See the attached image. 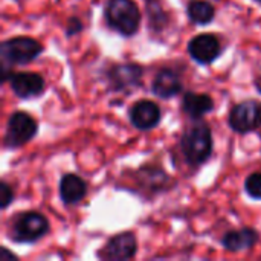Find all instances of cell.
Returning <instances> with one entry per match:
<instances>
[{"mask_svg":"<svg viewBox=\"0 0 261 261\" xmlns=\"http://www.w3.org/2000/svg\"><path fill=\"white\" fill-rule=\"evenodd\" d=\"M106 17L109 24L122 35H133L141 23V12L133 0H110Z\"/></svg>","mask_w":261,"mask_h":261,"instance_id":"6da1fadb","label":"cell"},{"mask_svg":"<svg viewBox=\"0 0 261 261\" xmlns=\"http://www.w3.org/2000/svg\"><path fill=\"white\" fill-rule=\"evenodd\" d=\"M182 150L187 161L191 165L203 164L213 151V136L211 130L205 124H197L191 127L182 139Z\"/></svg>","mask_w":261,"mask_h":261,"instance_id":"7a4b0ae2","label":"cell"},{"mask_svg":"<svg viewBox=\"0 0 261 261\" xmlns=\"http://www.w3.org/2000/svg\"><path fill=\"white\" fill-rule=\"evenodd\" d=\"M43 50V46L31 37H15L6 40L0 46L3 66L26 64L37 58Z\"/></svg>","mask_w":261,"mask_h":261,"instance_id":"3957f363","label":"cell"},{"mask_svg":"<svg viewBox=\"0 0 261 261\" xmlns=\"http://www.w3.org/2000/svg\"><path fill=\"white\" fill-rule=\"evenodd\" d=\"M37 133L35 121L24 112H15L8 119L5 144L9 148H17L29 142Z\"/></svg>","mask_w":261,"mask_h":261,"instance_id":"277c9868","label":"cell"},{"mask_svg":"<svg viewBox=\"0 0 261 261\" xmlns=\"http://www.w3.org/2000/svg\"><path fill=\"white\" fill-rule=\"evenodd\" d=\"M229 125L239 133L254 132L261 127V104L257 101H245L232 107L229 113Z\"/></svg>","mask_w":261,"mask_h":261,"instance_id":"5b68a950","label":"cell"},{"mask_svg":"<svg viewBox=\"0 0 261 261\" xmlns=\"http://www.w3.org/2000/svg\"><path fill=\"white\" fill-rule=\"evenodd\" d=\"M49 231V223L38 213L23 214L14 226V239L18 242H35Z\"/></svg>","mask_w":261,"mask_h":261,"instance_id":"8992f818","label":"cell"},{"mask_svg":"<svg viewBox=\"0 0 261 261\" xmlns=\"http://www.w3.org/2000/svg\"><path fill=\"white\" fill-rule=\"evenodd\" d=\"M136 254V239L130 232L118 234L101 249L99 257L104 260L122 261L135 257Z\"/></svg>","mask_w":261,"mask_h":261,"instance_id":"52a82bcc","label":"cell"},{"mask_svg":"<svg viewBox=\"0 0 261 261\" xmlns=\"http://www.w3.org/2000/svg\"><path fill=\"white\" fill-rule=\"evenodd\" d=\"M188 50L197 63L210 64L219 57L220 43H219L217 37H214L211 34H200L190 41Z\"/></svg>","mask_w":261,"mask_h":261,"instance_id":"ba28073f","label":"cell"},{"mask_svg":"<svg viewBox=\"0 0 261 261\" xmlns=\"http://www.w3.org/2000/svg\"><path fill=\"white\" fill-rule=\"evenodd\" d=\"M130 119L136 128L148 130L153 128L161 121V110L156 102L148 99H141L132 107Z\"/></svg>","mask_w":261,"mask_h":261,"instance_id":"9c48e42d","label":"cell"},{"mask_svg":"<svg viewBox=\"0 0 261 261\" xmlns=\"http://www.w3.org/2000/svg\"><path fill=\"white\" fill-rule=\"evenodd\" d=\"M11 87L14 93L20 98H32L43 92L44 81L38 73L34 72H18L11 76Z\"/></svg>","mask_w":261,"mask_h":261,"instance_id":"30bf717a","label":"cell"},{"mask_svg":"<svg viewBox=\"0 0 261 261\" xmlns=\"http://www.w3.org/2000/svg\"><path fill=\"white\" fill-rule=\"evenodd\" d=\"M182 90V81L179 75L170 69H162L154 81H153V92L161 98H171L180 93Z\"/></svg>","mask_w":261,"mask_h":261,"instance_id":"8fae6325","label":"cell"},{"mask_svg":"<svg viewBox=\"0 0 261 261\" xmlns=\"http://www.w3.org/2000/svg\"><path fill=\"white\" fill-rule=\"evenodd\" d=\"M257 240H258V234L251 228H245L225 234L222 243L231 252H242L251 249L257 243Z\"/></svg>","mask_w":261,"mask_h":261,"instance_id":"7c38bea8","label":"cell"},{"mask_svg":"<svg viewBox=\"0 0 261 261\" xmlns=\"http://www.w3.org/2000/svg\"><path fill=\"white\" fill-rule=\"evenodd\" d=\"M86 184L76 174H66L60 182V196L64 203H78L86 196Z\"/></svg>","mask_w":261,"mask_h":261,"instance_id":"4fadbf2b","label":"cell"},{"mask_svg":"<svg viewBox=\"0 0 261 261\" xmlns=\"http://www.w3.org/2000/svg\"><path fill=\"white\" fill-rule=\"evenodd\" d=\"M141 73L142 70L136 64H124L115 67L109 76H110V83L113 84V89L119 90V89L138 86L141 80Z\"/></svg>","mask_w":261,"mask_h":261,"instance_id":"5bb4252c","label":"cell"},{"mask_svg":"<svg viewBox=\"0 0 261 261\" xmlns=\"http://www.w3.org/2000/svg\"><path fill=\"white\" fill-rule=\"evenodd\" d=\"M214 107L213 98L208 95H200V93H193L187 92L184 96V104L182 109L191 116V118H200L205 113H210Z\"/></svg>","mask_w":261,"mask_h":261,"instance_id":"9a60e30c","label":"cell"},{"mask_svg":"<svg viewBox=\"0 0 261 261\" xmlns=\"http://www.w3.org/2000/svg\"><path fill=\"white\" fill-rule=\"evenodd\" d=\"M188 15L197 24H206L214 18V6L205 0H194L188 5Z\"/></svg>","mask_w":261,"mask_h":261,"instance_id":"2e32d148","label":"cell"},{"mask_svg":"<svg viewBox=\"0 0 261 261\" xmlns=\"http://www.w3.org/2000/svg\"><path fill=\"white\" fill-rule=\"evenodd\" d=\"M245 188L248 194L254 199L261 200V173H254L246 179Z\"/></svg>","mask_w":261,"mask_h":261,"instance_id":"e0dca14e","label":"cell"},{"mask_svg":"<svg viewBox=\"0 0 261 261\" xmlns=\"http://www.w3.org/2000/svg\"><path fill=\"white\" fill-rule=\"evenodd\" d=\"M12 199H14L12 190L9 188L8 184L2 182V184H0V202H2V208H3V210L8 208L9 203L12 202Z\"/></svg>","mask_w":261,"mask_h":261,"instance_id":"ac0fdd59","label":"cell"},{"mask_svg":"<svg viewBox=\"0 0 261 261\" xmlns=\"http://www.w3.org/2000/svg\"><path fill=\"white\" fill-rule=\"evenodd\" d=\"M81 28H83V24L80 23V20L78 18H72L69 21V26H67V34H75V32L81 31Z\"/></svg>","mask_w":261,"mask_h":261,"instance_id":"d6986e66","label":"cell"},{"mask_svg":"<svg viewBox=\"0 0 261 261\" xmlns=\"http://www.w3.org/2000/svg\"><path fill=\"white\" fill-rule=\"evenodd\" d=\"M5 257H6V258H11V260H15V258H17L15 255H12V254H9V252H8L6 249H2V257H0V258L3 260Z\"/></svg>","mask_w":261,"mask_h":261,"instance_id":"ffe728a7","label":"cell"},{"mask_svg":"<svg viewBox=\"0 0 261 261\" xmlns=\"http://www.w3.org/2000/svg\"><path fill=\"white\" fill-rule=\"evenodd\" d=\"M255 86L258 87V90L261 92V75L258 76V78H257V80H255Z\"/></svg>","mask_w":261,"mask_h":261,"instance_id":"44dd1931","label":"cell"},{"mask_svg":"<svg viewBox=\"0 0 261 261\" xmlns=\"http://www.w3.org/2000/svg\"><path fill=\"white\" fill-rule=\"evenodd\" d=\"M257 2H260V3H261V0H257Z\"/></svg>","mask_w":261,"mask_h":261,"instance_id":"7402d4cb","label":"cell"}]
</instances>
